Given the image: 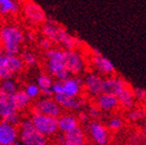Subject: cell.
Masks as SVG:
<instances>
[{"label":"cell","instance_id":"obj_1","mask_svg":"<svg viewBox=\"0 0 146 145\" xmlns=\"http://www.w3.org/2000/svg\"><path fill=\"white\" fill-rule=\"evenodd\" d=\"M43 34L46 38L53 42V44H58L65 50H73L79 47L81 42L75 37L71 36L64 27L53 21H47L43 27Z\"/></svg>","mask_w":146,"mask_h":145},{"label":"cell","instance_id":"obj_2","mask_svg":"<svg viewBox=\"0 0 146 145\" xmlns=\"http://www.w3.org/2000/svg\"><path fill=\"white\" fill-rule=\"evenodd\" d=\"M25 35L15 25H6L0 30V42L5 54L16 56L21 52V45L25 41Z\"/></svg>","mask_w":146,"mask_h":145},{"label":"cell","instance_id":"obj_3","mask_svg":"<svg viewBox=\"0 0 146 145\" xmlns=\"http://www.w3.org/2000/svg\"><path fill=\"white\" fill-rule=\"evenodd\" d=\"M47 58V70L55 80H65L70 77L64 62V51L51 48L45 52Z\"/></svg>","mask_w":146,"mask_h":145},{"label":"cell","instance_id":"obj_4","mask_svg":"<svg viewBox=\"0 0 146 145\" xmlns=\"http://www.w3.org/2000/svg\"><path fill=\"white\" fill-rule=\"evenodd\" d=\"M19 142L21 145H47V136L42 134L33 123L31 118H25L18 124Z\"/></svg>","mask_w":146,"mask_h":145},{"label":"cell","instance_id":"obj_5","mask_svg":"<svg viewBox=\"0 0 146 145\" xmlns=\"http://www.w3.org/2000/svg\"><path fill=\"white\" fill-rule=\"evenodd\" d=\"M84 81L78 76L68 77L65 80H55L52 86V90L54 94H64L70 96H79L81 93Z\"/></svg>","mask_w":146,"mask_h":145},{"label":"cell","instance_id":"obj_6","mask_svg":"<svg viewBox=\"0 0 146 145\" xmlns=\"http://www.w3.org/2000/svg\"><path fill=\"white\" fill-rule=\"evenodd\" d=\"M0 120H4L17 126L21 121L19 111L15 108L12 95L5 93L0 88Z\"/></svg>","mask_w":146,"mask_h":145},{"label":"cell","instance_id":"obj_7","mask_svg":"<svg viewBox=\"0 0 146 145\" xmlns=\"http://www.w3.org/2000/svg\"><path fill=\"white\" fill-rule=\"evenodd\" d=\"M64 62L67 70L73 76H78L83 73L86 67L84 58L76 49L64 50Z\"/></svg>","mask_w":146,"mask_h":145},{"label":"cell","instance_id":"obj_8","mask_svg":"<svg viewBox=\"0 0 146 145\" xmlns=\"http://www.w3.org/2000/svg\"><path fill=\"white\" fill-rule=\"evenodd\" d=\"M31 119L36 129L45 136H53L59 131L57 118H53V117L44 115V114L33 113Z\"/></svg>","mask_w":146,"mask_h":145},{"label":"cell","instance_id":"obj_9","mask_svg":"<svg viewBox=\"0 0 146 145\" xmlns=\"http://www.w3.org/2000/svg\"><path fill=\"white\" fill-rule=\"evenodd\" d=\"M91 65L94 67V71L100 73L105 77L112 76L116 74V67L111 62V60L108 59L107 57L104 56L100 51L96 48L92 49V56H91Z\"/></svg>","mask_w":146,"mask_h":145},{"label":"cell","instance_id":"obj_10","mask_svg":"<svg viewBox=\"0 0 146 145\" xmlns=\"http://www.w3.org/2000/svg\"><path fill=\"white\" fill-rule=\"evenodd\" d=\"M87 129L91 140L96 145H108L110 142V130L107 126L98 122V120L91 121L84 126Z\"/></svg>","mask_w":146,"mask_h":145},{"label":"cell","instance_id":"obj_11","mask_svg":"<svg viewBox=\"0 0 146 145\" xmlns=\"http://www.w3.org/2000/svg\"><path fill=\"white\" fill-rule=\"evenodd\" d=\"M105 80L106 77L98 72L87 73L83 79V86L87 94L92 98H96L98 95L102 94L105 88Z\"/></svg>","mask_w":146,"mask_h":145},{"label":"cell","instance_id":"obj_12","mask_svg":"<svg viewBox=\"0 0 146 145\" xmlns=\"http://www.w3.org/2000/svg\"><path fill=\"white\" fill-rule=\"evenodd\" d=\"M62 110L63 109L55 100V98L44 96L35 104V106L33 107V113L44 114V115L58 119L62 115Z\"/></svg>","mask_w":146,"mask_h":145},{"label":"cell","instance_id":"obj_13","mask_svg":"<svg viewBox=\"0 0 146 145\" xmlns=\"http://www.w3.org/2000/svg\"><path fill=\"white\" fill-rule=\"evenodd\" d=\"M57 141L59 145H87L86 135L81 127H77L67 133L58 134Z\"/></svg>","mask_w":146,"mask_h":145},{"label":"cell","instance_id":"obj_14","mask_svg":"<svg viewBox=\"0 0 146 145\" xmlns=\"http://www.w3.org/2000/svg\"><path fill=\"white\" fill-rule=\"evenodd\" d=\"M19 141V131L16 125L0 120V145H12Z\"/></svg>","mask_w":146,"mask_h":145},{"label":"cell","instance_id":"obj_15","mask_svg":"<svg viewBox=\"0 0 146 145\" xmlns=\"http://www.w3.org/2000/svg\"><path fill=\"white\" fill-rule=\"evenodd\" d=\"M55 100L59 104V106L64 110L71 111H80L86 107V100L82 96H70V95L60 93L54 94Z\"/></svg>","mask_w":146,"mask_h":145},{"label":"cell","instance_id":"obj_16","mask_svg":"<svg viewBox=\"0 0 146 145\" xmlns=\"http://www.w3.org/2000/svg\"><path fill=\"white\" fill-rule=\"evenodd\" d=\"M23 14L31 23L39 25L46 21V13L44 9L40 5L30 0L23 3Z\"/></svg>","mask_w":146,"mask_h":145},{"label":"cell","instance_id":"obj_17","mask_svg":"<svg viewBox=\"0 0 146 145\" xmlns=\"http://www.w3.org/2000/svg\"><path fill=\"white\" fill-rule=\"evenodd\" d=\"M128 86V83L122 76H117V75H112V76L106 77L105 80V88L104 92L114 94L118 96L124 89Z\"/></svg>","mask_w":146,"mask_h":145},{"label":"cell","instance_id":"obj_18","mask_svg":"<svg viewBox=\"0 0 146 145\" xmlns=\"http://www.w3.org/2000/svg\"><path fill=\"white\" fill-rule=\"evenodd\" d=\"M94 98H96V104L98 106V108L102 112H105V113L113 112L120 107L117 95L103 92L102 94L98 95Z\"/></svg>","mask_w":146,"mask_h":145},{"label":"cell","instance_id":"obj_19","mask_svg":"<svg viewBox=\"0 0 146 145\" xmlns=\"http://www.w3.org/2000/svg\"><path fill=\"white\" fill-rule=\"evenodd\" d=\"M58 120V129L61 133H67L79 127V120L72 114H62Z\"/></svg>","mask_w":146,"mask_h":145},{"label":"cell","instance_id":"obj_20","mask_svg":"<svg viewBox=\"0 0 146 145\" xmlns=\"http://www.w3.org/2000/svg\"><path fill=\"white\" fill-rule=\"evenodd\" d=\"M53 83H54V80H53V77L51 75L40 74L36 77V84L39 85L40 89H41V93L46 98L54 96V93L52 90Z\"/></svg>","mask_w":146,"mask_h":145},{"label":"cell","instance_id":"obj_21","mask_svg":"<svg viewBox=\"0 0 146 145\" xmlns=\"http://www.w3.org/2000/svg\"><path fill=\"white\" fill-rule=\"evenodd\" d=\"M118 100H119V104H120V107L123 108L124 110L130 111V110L134 109L136 98H135V96H134L133 90L129 86H127V87L118 95Z\"/></svg>","mask_w":146,"mask_h":145},{"label":"cell","instance_id":"obj_22","mask_svg":"<svg viewBox=\"0 0 146 145\" xmlns=\"http://www.w3.org/2000/svg\"><path fill=\"white\" fill-rule=\"evenodd\" d=\"M12 100L13 104L15 106V108L17 109V111H23L27 109L31 104V98L27 94V92L21 89H18L13 95H12Z\"/></svg>","mask_w":146,"mask_h":145},{"label":"cell","instance_id":"obj_23","mask_svg":"<svg viewBox=\"0 0 146 145\" xmlns=\"http://www.w3.org/2000/svg\"><path fill=\"white\" fill-rule=\"evenodd\" d=\"M19 9V3L15 0H0V13H16Z\"/></svg>","mask_w":146,"mask_h":145},{"label":"cell","instance_id":"obj_24","mask_svg":"<svg viewBox=\"0 0 146 145\" xmlns=\"http://www.w3.org/2000/svg\"><path fill=\"white\" fill-rule=\"evenodd\" d=\"M25 62L21 59V56H11L8 55V59H7V68L13 73L21 72L23 70V66H25Z\"/></svg>","mask_w":146,"mask_h":145},{"label":"cell","instance_id":"obj_25","mask_svg":"<svg viewBox=\"0 0 146 145\" xmlns=\"http://www.w3.org/2000/svg\"><path fill=\"white\" fill-rule=\"evenodd\" d=\"M0 88L2 89L5 93L9 95H13L16 91L18 90L17 88V84L16 82L14 81L13 79L11 78H9V79H6V80H2L1 84H0Z\"/></svg>","mask_w":146,"mask_h":145},{"label":"cell","instance_id":"obj_26","mask_svg":"<svg viewBox=\"0 0 146 145\" xmlns=\"http://www.w3.org/2000/svg\"><path fill=\"white\" fill-rule=\"evenodd\" d=\"M124 126V121L120 117H113L111 118L107 123V127L110 131H119L120 129H122Z\"/></svg>","mask_w":146,"mask_h":145},{"label":"cell","instance_id":"obj_27","mask_svg":"<svg viewBox=\"0 0 146 145\" xmlns=\"http://www.w3.org/2000/svg\"><path fill=\"white\" fill-rule=\"evenodd\" d=\"M25 91L31 98V100H36V98H38L42 94L41 89H40L39 85L36 83H29L25 86Z\"/></svg>","mask_w":146,"mask_h":145},{"label":"cell","instance_id":"obj_28","mask_svg":"<svg viewBox=\"0 0 146 145\" xmlns=\"http://www.w3.org/2000/svg\"><path fill=\"white\" fill-rule=\"evenodd\" d=\"M21 57L27 66L34 67V66L36 65V56L33 52H30V51H23V52H21Z\"/></svg>","mask_w":146,"mask_h":145},{"label":"cell","instance_id":"obj_29","mask_svg":"<svg viewBox=\"0 0 146 145\" xmlns=\"http://www.w3.org/2000/svg\"><path fill=\"white\" fill-rule=\"evenodd\" d=\"M145 117V112L142 111L141 109H132L128 113V119L131 122H137L140 121Z\"/></svg>","mask_w":146,"mask_h":145},{"label":"cell","instance_id":"obj_30","mask_svg":"<svg viewBox=\"0 0 146 145\" xmlns=\"http://www.w3.org/2000/svg\"><path fill=\"white\" fill-rule=\"evenodd\" d=\"M134 96L138 102H146V89L141 87H133L132 88Z\"/></svg>","mask_w":146,"mask_h":145},{"label":"cell","instance_id":"obj_31","mask_svg":"<svg viewBox=\"0 0 146 145\" xmlns=\"http://www.w3.org/2000/svg\"><path fill=\"white\" fill-rule=\"evenodd\" d=\"M100 113H102V111L98 109L96 104H94V106H90V107H88V110H87V114H88L89 118L94 121L98 120V119L100 118Z\"/></svg>","mask_w":146,"mask_h":145},{"label":"cell","instance_id":"obj_32","mask_svg":"<svg viewBox=\"0 0 146 145\" xmlns=\"http://www.w3.org/2000/svg\"><path fill=\"white\" fill-rule=\"evenodd\" d=\"M14 73L11 72L6 67H0V80H6L11 78Z\"/></svg>","mask_w":146,"mask_h":145},{"label":"cell","instance_id":"obj_33","mask_svg":"<svg viewBox=\"0 0 146 145\" xmlns=\"http://www.w3.org/2000/svg\"><path fill=\"white\" fill-rule=\"evenodd\" d=\"M39 44H40V47H41L42 49H44L45 51L50 50L51 48H52V46H53V42L51 41V40H49L48 38H46V37L40 40Z\"/></svg>","mask_w":146,"mask_h":145},{"label":"cell","instance_id":"obj_34","mask_svg":"<svg viewBox=\"0 0 146 145\" xmlns=\"http://www.w3.org/2000/svg\"><path fill=\"white\" fill-rule=\"evenodd\" d=\"M77 118H78V120H79V123L83 124L84 126H85V125H87L89 122H90V121H89V119H90V118H89L88 114L84 113V112H80V113L78 114Z\"/></svg>","mask_w":146,"mask_h":145},{"label":"cell","instance_id":"obj_35","mask_svg":"<svg viewBox=\"0 0 146 145\" xmlns=\"http://www.w3.org/2000/svg\"><path fill=\"white\" fill-rule=\"evenodd\" d=\"M25 38L30 42H33L35 40V36H34V34H32V33H27V35H25Z\"/></svg>","mask_w":146,"mask_h":145},{"label":"cell","instance_id":"obj_36","mask_svg":"<svg viewBox=\"0 0 146 145\" xmlns=\"http://www.w3.org/2000/svg\"><path fill=\"white\" fill-rule=\"evenodd\" d=\"M16 2H18V3H25L27 1V0H15Z\"/></svg>","mask_w":146,"mask_h":145},{"label":"cell","instance_id":"obj_37","mask_svg":"<svg viewBox=\"0 0 146 145\" xmlns=\"http://www.w3.org/2000/svg\"><path fill=\"white\" fill-rule=\"evenodd\" d=\"M12 145H21V143L18 141V142H16V143H14V144H12Z\"/></svg>","mask_w":146,"mask_h":145}]
</instances>
